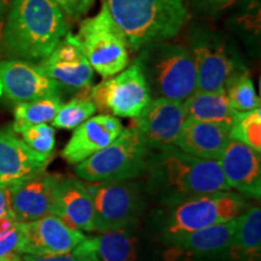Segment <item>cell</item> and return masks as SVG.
<instances>
[{"label":"cell","mask_w":261,"mask_h":261,"mask_svg":"<svg viewBox=\"0 0 261 261\" xmlns=\"http://www.w3.org/2000/svg\"><path fill=\"white\" fill-rule=\"evenodd\" d=\"M12 214L10 202V189L0 187V218Z\"/></svg>","instance_id":"35"},{"label":"cell","mask_w":261,"mask_h":261,"mask_svg":"<svg viewBox=\"0 0 261 261\" xmlns=\"http://www.w3.org/2000/svg\"><path fill=\"white\" fill-rule=\"evenodd\" d=\"M232 22L240 33L256 38L260 34V0H246L236 11Z\"/></svg>","instance_id":"30"},{"label":"cell","mask_w":261,"mask_h":261,"mask_svg":"<svg viewBox=\"0 0 261 261\" xmlns=\"http://www.w3.org/2000/svg\"><path fill=\"white\" fill-rule=\"evenodd\" d=\"M77 38L92 69L103 77L114 76L128 65L125 37L104 3L96 16L81 22Z\"/></svg>","instance_id":"8"},{"label":"cell","mask_w":261,"mask_h":261,"mask_svg":"<svg viewBox=\"0 0 261 261\" xmlns=\"http://www.w3.org/2000/svg\"><path fill=\"white\" fill-rule=\"evenodd\" d=\"M56 215L71 227L96 232L92 196L80 179L61 177L57 191Z\"/></svg>","instance_id":"22"},{"label":"cell","mask_w":261,"mask_h":261,"mask_svg":"<svg viewBox=\"0 0 261 261\" xmlns=\"http://www.w3.org/2000/svg\"><path fill=\"white\" fill-rule=\"evenodd\" d=\"M71 254L77 261H136L137 238L126 228L104 231L85 238Z\"/></svg>","instance_id":"21"},{"label":"cell","mask_w":261,"mask_h":261,"mask_svg":"<svg viewBox=\"0 0 261 261\" xmlns=\"http://www.w3.org/2000/svg\"><path fill=\"white\" fill-rule=\"evenodd\" d=\"M187 120L182 102L152 98L138 116L133 119L132 127L138 130L151 150L174 145Z\"/></svg>","instance_id":"11"},{"label":"cell","mask_w":261,"mask_h":261,"mask_svg":"<svg viewBox=\"0 0 261 261\" xmlns=\"http://www.w3.org/2000/svg\"><path fill=\"white\" fill-rule=\"evenodd\" d=\"M103 3L125 37L127 47L132 51L174 38L190 16L187 0H103Z\"/></svg>","instance_id":"3"},{"label":"cell","mask_w":261,"mask_h":261,"mask_svg":"<svg viewBox=\"0 0 261 261\" xmlns=\"http://www.w3.org/2000/svg\"><path fill=\"white\" fill-rule=\"evenodd\" d=\"M67 32L63 11L52 0H11L4 45L10 56L41 62Z\"/></svg>","instance_id":"2"},{"label":"cell","mask_w":261,"mask_h":261,"mask_svg":"<svg viewBox=\"0 0 261 261\" xmlns=\"http://www.w3.org/2000/svg\"><path fill=\"white\" fill-rule=\"evenodd\" d=\"M96 112L97 108L92 100L87 98H75L70 102L62 104L55 119L52 120V125L61 129H75Z\"/></svg>","instance_id":"27"},{"label":"cell","mask_w":261,"mask_h":261,"mask_svg":"<svg viewBox=\"0 0 261 261\" xmlns=\"http://www.w3.org/2000/svg\"><path fill=\"white\" fill-rule=\"evenodd\" d=\"M165 207L160 225L162 237L168 242L182 234L236 219L247 210V200L243 195L230 190L196 196Z\"/></svg>","instance_id":"6"},{"label":"cell","mask_w":261,"mask_h":261,"mask_svg":"<svg viewBox=\"0 0 261 261\" xmlns=\"http://www.w3.org/2000/svg\"><path fill=\"white\" fill-rule=\"evenodd\" d=\"M122 129L121 122L112 114L91 116L74 129L62 158L69 165H77L114 142Z\"/></svg>","instance_id":"19"},{"label":"cell","mask_w":261,"mask_h":261,"mask_svg":"<svg viewBox=\"0 0 261 261\" xmlns=\"http://www.w3.org/2000/svg\"><path fill=\"white\" fill-rule=\"evenodd\" d=\"M151 99L144 75L136 63L91 90V100L97 110L120 117L135 119Z\"/></svg>","instance_id":"10"},{"label":"cell","mask_w":261,"mask_h":261,"mask_svg":"<svg viewBox=\"0 0 261 261\" xmlns=\"http://www.w3.org/2000/svg\"><path fill=\"white\" fill-rule=\"evenodd\" d=\"M10 3H11V0H0V14L5 11V9L10 5Z\"/></svg>","instance_id":"36"},{"label":"cell","mask_w":261,"mask_h":261,"mask_svg":"<svg viewBox=\"0 0 261 261\" xmlns=\"http://www.w3.org/2000/svg\"><path fill=\"white\" fill-rule=\"evenodd\" d=\"M22 138L28 146L33 150L40 152L45 156L54 158L55 146H56V132L52 126L47 123H39L28 127L27 129L21 133Z\"/></svg>","instance_id":"29"},{"label":"cell","mask_w":261,"mask_h":261,"mask_svg":"<svg viewBox=\"0 0 261 261\" xmlns=\"http://www.w3.org/2000/svg\"><path fill=\"white\" fill-rule=\"evenodd\" d=\"M226 94L231 107L238 113L250 112V110L260 108V99L248 70L230 84L226 90Z\"/></svg>","instance_id":"28"},{"label":"cell","mask_w":261,"mask_h":261,"mask_svg":"<svg viewBox=\"0 0 261 261\" xmlns=\"http://www.w3.org/2000/svg\"><path fill=\"white\" fill-rule=\"evenodd\" d=\"M145 173L148 190L158 196L163 205L231 190L219 160L195 158L174 145L152 150Z\"/></svg>","instance_id":"1"},{"label":"cell","mask_w":261,"mask_h":261,"mask_svg":"<svg viewBox=\"0 0 261 261\" xmlns=\"http://www.w3.org/2000/svg\"><path fill=\"white\" fill-rule=\"evenodd\" d=\"M231 125L187 119L174 146L204 160H219L230 140Z\"/></svg>","instance_id":"20"},{"label":"cell","mask_w":261,"mask_h":261,"mask_svg":"<svg viewBox=\"0 0 261 261\" xmlns=\"http://www.w3.org/2000/svg\"><path fill=\"white\" fill-rule=\"evenodd\" d=\"M3 90L12 102L22 103L61 97L62 85L48 77L39 65L22 60L0 62Z\"/></svg>","instance_id":"14"},{"label":"cell","mask_w":261,"mask_h":261,"mask_svg":"<svg viewBox=\"0 0 261 261\" xmlns=\"http://www.w3.org/2000/svg\"><path fill=\"white\" fill-rule=\"evenodd\" d=\"M135 63L144 75L152 98L184 102L196 91V69L190 48L167 40L140 48Z\"/></svg>","instance_id":"4"},{"label":"cell","mask_w":261,"mask_h":261,"mask_svg":"<svg viewBox=\"0 0 261 261\" xmlns=\"http://www.w3.org/2000/svg\"><path fill=\"white\" fill-rule=\"evenodd\" d=\"M236 219L168 241L166 261H202L226 253L236 227Z\"/></svg>","instance_id":"17"},{"label":"cell","mask_w":261,"mask_h":261,"mask_svg":"<svg viewBox=\"0 0 261 261\" xmlns=\"http://www.w3.org/2000/svg\"><path fill=\"white\" fill-rule=\"evenodd\" d=\"M22 243H23L22 223H18L11 230L0 231V260L16 259L21 256Z\"/></svg>","instance_id":"31"},{"label":"cell","mask_w":261,"mask_h":261,"mask_svg":"<svg viewBox=\"0 0 261 261\" xmlns=\"http://www.w3.org/2000/svg\"><path fill=\"white\" fill-rule=\"evenodd\" d=\"M23 243L22 254L71 253L86 236L79 228L71 227L57 215H46L40 219L22 223Z\"/></svg>","instance_id":"15"},{"label":"cell","mask_w":261,"mask_h":261,"mask_svg":"<svg viewBox=\"0 0 261 261\" xmlns=\"http://www.w3.org/2000/svg\"><path fill=\"white\" fill-rule=\"evenodd\" d=\"M189 2H190L191 8L198 15L217 17L236 4L238 0H189Z\"/></svg>","instance_id":"32"},{"label":"cell","mask_w":261,"mask_h":261,"mask_svg":"<svg viewBox=\"0 0 261 261\" xmlns=\"http://www.w3.org/2000/svg\"><path fill=\"white\" fill-rule=\"evenodd\" d=\"M38 65L52 80L75 90L89 89L94 77L81 41L71 33H67L54 51Z\"/></svg>","instance_id":"12"},{"label":"cell","mask_w":261,"mask_h":261,"mask_svg":"<svg viewBox=\"0 0 261 261\" xmlns=\"http://www.w3.org/2000/svg\"><path fill=\"white\" fill-rule=\"evenodd\" d=\"M19 261H77L71 253L65 254H44V255H32L22 254Z\"/></svg>","instance_id":"34"},{"label":"cell","mask_w":261,"mask_h":261,"mask_svg":"<svg viewBox=\"0 0 261 261\" xmlns=\"http://www.w3.org/2000/svg\"><path fill=\"white\" fill-rule=\"evenodd\" d=\"M51 160L28 146L10 127L0 129V187L11 188L40 174Z\"/></svg>","instance_id":"16"},{"label":"cell","mask_w":261,"mask_h":261,"mask_svg":"<svg viewBox=\"0 0 261 261\" xmlns=\"http://www.w3.org/2000/svg\"><path fill=\"white\" fill-rule=\"evenodd\" d=\"M189 48L194 57L198 91L226 92L230 84L248 70L234 42L213 28H194Z\"/></svg>","instance_id":"5"},{"label":"cell","mask_w":261,"mask_h":261,"mask_svg":"<svg viewBox=\"0 0 261 261\" xmlns=\"http://www.w3.org/2000/svg\"><path fill=\"white\" fill-rule=\"evenodd\" d=\"M151 151L138 130L130 126L106 148L77 163L74 172L85 181L129 180L146 172Z\"/></svg>","instance_id":"7"},{"label":"cell","mask_w":261,"mask_h":261,"mask_svg":"<svg viewBox=\"0 0 261 261\" xmlns=\"http://www.w3.org/2000/svg\"><path fill=\"white\" fill-rule=\"evenodd\" d=\"M94 205L96 232L126 228L138 219L143 205L142 185L137 181H86Z\"/></svg>","instance_id":"9"},{"label":"cell","mask_w":261,"mask_h":261,"mask_svg":"<svg viewBox=\"0 0 261 261\" xmlns=\"http://www.w3.org/2000/svg\"><path fill=\"white\" fill-rule=\"evenodd\" d=\"M261 208L246 210L236 219V227L226 252L233 261H260Z\"/></svg>","instance_id":"23"},{"label":"cell","mask_w":261,"mask_h":261,"mask_svg":"<svg viewBox=\"0 0 261 261\" xmlns=\"http://www.w3.org/2000/svg\"><path fill=\"white\" fill-rule=\"evenodd\" d=\"M19 259H21V256H19V257H16V259H9V260H0V261H19Z\"/></svg>","instance_id":"37"},{"label":"cell","mask_w":261,"mask_h":261,"mask_svg":"<svg viewBox=\"0 0 261 261\" xmlns=\"http://www.w3.org/2000/svg\"><path fill=\"white\" fill-rule=\"evenodd\" d=\"M219 163L230 189H236L243 196L260 200V152L244 143L230 139L219 158Z\"/></svg>","instance_id":"18"},{"label":"cell","mask_w":261,"mask_h":261,"mask_svg":"<svg viewBox=\"0 0 261 261\" xmlns=\"http://www.w3.org/2000/svg\"><path fill=\"white\" fill-rule=\"evenodd\" d=\"M62 104L63 103L61 97H47L18 103L15 108V122L11 126L12 130L21 135L28 127L51 122Z\"/></svg>","instance_id":"25"},{"label":"cell","mask_w":261,"mask_h":261,"mask_svg":"<svg viewBox=\"0 0 261 261\" xmlns=\"http://www.w3.org/2000/svg\"><path fill=\"white\" fill-rule=\"evenodd\" d=\"M61 175L42 172L10 189V202L15 219L28 223L57 214V191Z\"/></svg>","instance_id":"13"},{"label":"cell","mask_w":261,"mask_h":261,"mask_svg":"<svg viewBox=\"0 0 261 261\" xmlns=\"http://www.w3.org/2000/svg\"><path fill=\"white\" fill-rule=\"evenodd\" d=\"M182 109L187 119L227 125H232L238 113L231 107L224 91L196 90L182 102Z\"/></svg>","instance_id":"24"},{"label":"cell","mask_w":261,"mask_h":261,"mask_svg":"<svg viewBox=\"0 0 261 261\" xmlns=\"http://www.w3.org/2000/svg\"><path fill=\"white\" fill-rule=\"evenodd\" d=\"M63 14L71 18H79L86 15L94 5L96 0H52Z\"/></svg>","instance_id":"33"},{"label":"cell","mask_w":261,"mask_h":261,"mask_svg":"<svg viewBox=\"0 0 261 261\" xmlns=\"http://www.w3.org/2000/svg\"><path fill=\"white\" fill-rule=\"evenodd\" d=\"M230 139L238 140L250 146L255 151H261V109L237 113L230 128Z\"/></svg>","instance_id":"26"}]
</instances>
